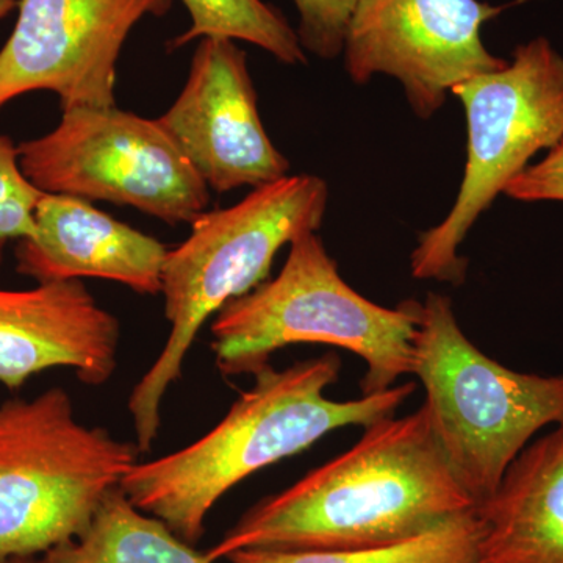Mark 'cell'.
Here are the masks:
<instances>
[{
    "instance_id": "5",
    "label": "cell",
    "mask_w": 563,
    "mask_h": 563,
    "mask_svg": "<svg viewBox=\"0 0 563 563\" xmlns=\"http://www.w3.org/2000/svg\"><path fill=\"white\" fill-rule=\"evenodd\" d=\"M412 374L424 387L433 437L476 507L537 433L563 424V374L518 373L493 361L437 292L418 302Z\"/></svg>"
},
{
    "instance_id": "21",
    "label": "cell",
    "mask_w": 563,
    "mask_h": 563,
    "mask_svg": "<svg viewBox=\"0 0 563 563\" xmlns=\"http://www.w3.org/2000/svg\"><path fill=\"white\" fill-rule=\"evenodd\" d=\"M16 5V0H0V18L7 16Z\"/></svg>"
},
{
    "instance_id": "18",
    "label": "cell",
    "mask_w": 563,
    "mask_h": 563,
    "mask_svg": "<svg viewBox=\"0 0 563 563\" xmlns=\"http://www.w3.org/2000/svg\"><path fill=\"white\" fill-rule=\"evenodd\" d=\"M43 195L22 172L13 141L0 133V265L7 244L35 235L36 207Z\"/></svg>"
},
{
    "instance_id": "6",
    "label": "cell",
    "mask_w": 563,
    "mask_h": 563,
    "mask_svg": "<svg viewBox=\"0 0 563 563\" xmlns=\"http://www.w3.org/2000/svg\"><path fill=\"white\" fill-rule=\"evenodd\" d=\"M139 454L77 420L65 388L0 404V562L77 539Z\"/></svg>"
},
{
    "instance_id": "12",
    "label": "cell",
    "mask_w": 563,
    "mask_h": 563,
    "mask_svg": "<svg viewBox=\"0 0 563 563\" xmlns=\"http://www.w3.org/2000/svg\"><path fill=\"white\" fill-rule=\"evenodd\" d=\"M120 321L80 280L0 290V384L20 388L36 374L70 368L98 387L117 372Z\"/></svg>"
},
{
    "instance_id": "14",
    "label": "cell",
    "mask_w": 563,
    "mask_h": 563,
    "mask_svg": "<svg viewBox=\"0 0 563 563\" xmlns=\"http://www.w3.org/2000/svg\"><path fill=\"white\" fill-rule=\"evenodd\" d=\"M476 514L479 563H563V424L518 454Z\"/></svg>"
},
{
    "instance_id": "15",
    "label": "cell",
    "mask_w": 563,
    "mask_h": 563,
    "mask_svg": "<svg viewBox=\"0 0 563 563\" xmlns=\"http://www.w3.org/2000/svg\"><path fill=\"white\" fill-rule=\"evenodd\" d=\"M38 563H214L162 520L144 514L117 488L77 539L47 551Z\"/></svg>"
},
{
    "instance_id": "17",
    "label": "cell",
    "mask_w": 563,
    "mask_h": 563,
    "mask_svg": "<svg viewBox=\"0 0 563 563\" xmlns=\"http://www.w3.org/2000/svg\"><path fill=\"white\" fill-rule=\"evenodd\" d=\"M191 27L173 41L174 49L199 38L242 40L269 52L285 65L307 62L298 33L263 0H181Z\"/></svg>"
},
{
    "instance_id": "22",
    "label": "cell",
    "mask_w": 563,
    "mask_h": 563,
    "mask_svg": "<svg viewBox=\"0 0 563 563\" xmlns=\"http://www.w3.org/2000/svg\"><path fill=\"white\" fill-rule=\"evenodd\" d=\"M0 563H38V561H35V559H9V561Z\"/></svg>"
},
{
    "instance_id": "11",
    "label": "cell",
    "mask_w": 563,
    "mask_h": 563,
    "mask_svg": "<svg viewBox=\"0 0 563 563\" xmlns=\"http://www.w3.org/2000/svg\"><path fill=\"white\" fill-rule=\"evenodd\" d=\"M157 121L213 191L262 187L290 172L263 128L246 54L233 40H201L184 90Z\"/></svg>"
},
{
    "instance_id": "8",
    "label": "cell",
    "mask_w": 563,
    "mask_h": 563,
    "mask_svg": "<svg viewBox=\"0 0 563 563\" xmlns=\"http://www.w3.org/2000/svg\"><path fill=\"white\" fill-rule=\"evenodd\" d=\"M18 151L22 172L51 195L131 206L169 225L209 206L210 188L161 122L117 106L63 111L54 131Z\"/></svg>"
},
{
    "instance_id": "2",
    "label": "cell",
    "mask_w": 563,
    "mask_h": 563,
    "mask_svg": "<svg viewBox=\"0 0 563 563\" xmlns=\"http://www.w3.org/2000/svg\"><path fill=\"white\" fill-rule=\"evenodd\" d=\"M340 369L342 362L333 352L285 369L266 366L209 433L184 450L136 463L122 479L121 492L195 547L207 515L235 485L303 453L336 429H366L395 417L415 391V384L407 383L361 399L333 401L324 391L339 380Z\"/></svg>"
},
{
    "instance_id": "19",
    "label": "cell",
    "mask_w": 563,
    "mask_h": 563,
    "mask_svg": "<svg viewBox=\"0 0 563 563\" xmlns=\"http://www.w3.org/2000/svg\"><path fill=\"white\" fill-rule=\"evenodd\" d=\"M299 13V43L303 51L332 60L343 54L344 35L361 0H292Z\"/></svg>"
},
{
    "instance_id": "1",
    "label": "cell",
    "mask_w": 563,
    "mask_h": 563,
    "mask_svg": "<svg viewBox=\"0 0 563 563\" xmlns=\"http://www.w3.org/2000/svg\"><path fill=\"white\" fill-rule=\"evenodd\" d=\"M472 509L421 406L374 422L346 453L255 504L206 555L217 563L244 550H368Z\"/></svg>"
},
{
    "instance_id": "16",
    "label": "cell",
    "mask_w": 563,
    "mask_h": 563,
    "mask_svg": "<svg viewBox=\"0 0 563 563\" xmlns=\"http://www.w3.org/2000/svg\"><path fill=\"white\" fill-rule=\"evenodd\" d=\"M481 521L476 509L402 542L357 551L244 550L232 563H479Z\"/></svg>"
},
{
    "instance_id": "7",
    "label": "cell",
    "mask_w": 563,
    "mask_h": 563,
    "mask_svg": "<svg viewBox=\"0 0 563 563\" xmlns=\"http://www.w3.org/2000/svg\"><path fill=\"white\" fill-rule=\"evenodd\" d=\"M465 107L468 154L461 190L450 213L422 233L412 252L415 279L465 280L459 247L499 192L542 150L563 141V58L550 41L517 47L503 69L454 88Z\"/></svg>"
},
{
    "instance_id": "3",
    "label": "cell",
    "mask_w": 563,
    "mask_h": 563,
    "mask_svg": "<svg viewBox=\"0 0 563 563\" xmlns=\"http://www.w3.org/2000/svg\"><path fill=\"white\" fill-rule=\"evenodd\" d=\"M328 201L321 177L288 174L229 209L203 211L191 222L190 236L168 252L161 290L168 339L129 398L140 453H150L157 439L163 399L180 379L202 325L225 303L268 280L277 252L321 228Z\"/></svg>"
},
{
    "instance_id": "9",
    "label": "cell",
    "mask_w": 563,
    "mask_h": 563,
    "mask_svg": "<svg viewBox=\"0 0 563 563\" xmlns=\"http://www.w3.org/2000/svg\"><path fill=\"white\" fill-rule=\"evenodd\" d=\"M499 13L479 0H361L344 35V68L357 85L395 77L428 120L459 85L507 65L481 38Z\"/></svg>"
},
{
    "instance_id": "13",
    "label": "cell",
    "mask_w": 563,
    "mask_h": 563,
    "mask_svg": "<svg viewBox=\"0 0 563 563\" xmlns=\"http://www.w3.org/2000/svg\"><path fill=\"white\" fill-rule=\"evenodd\" d=\"M36 232L21 240L16 269L38 284L95 277L158 295L168 247L96 209L90 201L44 192Z\"/></svg>"
},
{
    "instance_id": "4",
    "label": "cell",
    "mask_w": 563,
    "mask_h": 563,
    "mask_svg": "<svg viewBox=\"0 0 563 563\" xmlns=\"http://www.w3.org/2000/svg\"><path fill=\"white\" fill-rule=\"evenodd\" d=\"M418 301L377 306L344 282L317 232L290 243L284 268L272 280L232 299L211 322L214 361L225 377L269 365L291 344H328L366 363L363 395L395 387L412 374Z\"/></svg>"
},
{
    "instance_id": "20",
    "label": "cell",
    "mask_w": 563,
    "mask_h": 563,
    "mask_svg": "<svg viewBox=\"0 0 563 563\" xmlns=\"http://www.w3.org/2000/svg\"><path fill=\"white\" fill-rule=\"evenodd\" d=\"M504 192L523 202L563 201V141L510 180Z\"/></svg>"
},
{
    "instance_id": "10",
    "label": "cell",
    "mask_w": 563,
    "mask_h": 563,
    "mask_svg": "<svg viewBox=\"0 0 563 563\" xmlns=\"http://www.w3.org/2000/svg\"><path fill=\"white\" fill-rule=\"evenodd\" d=\"M173 0H21L0 51V109L25 92L52 91L62 111L114 107L117 65L144 16Z\"/></svg>"
}]
</instances>
